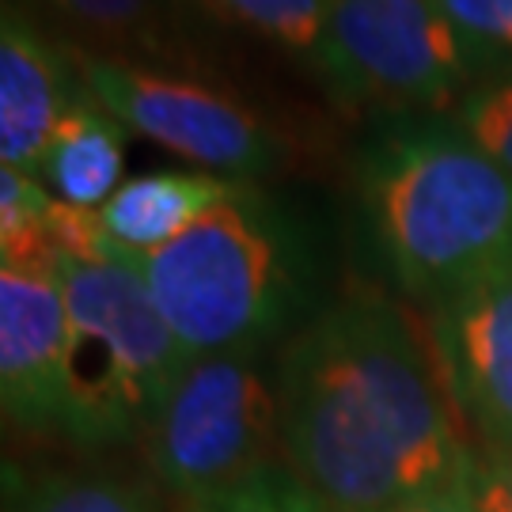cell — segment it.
<instances>
[{
	"instance_id": "obj_21",
	"label": "cell",
	"mask_w": 512,
	"mask_h": 512,
	"mask_svg": "<svg viewBox=\"0 0 512 512\" xmlns=\"http://www.w3.org/2000/svg\"><path fill=\"white\" fill-rule=\"evenodd\" d=\"M482 471L494 478V482H501V490H505V494H509V501H512V448H509V452H497V456H490V463H486Z\"/></svg>"
},
{
	"instance_id": "obj_11",
	"label": "cell",
	"mask_w": 512,
	"mask_h": 512,
	"mask_svg": "<svg viewBox=\"0 0 512 512\" xmlns=\"http://www.w3.org/2000/svg\"><path fill=\"white\" fill-rule=\"evenodd\" d=\"M236 190L239 183L209 171H152L118 186V194L99 209V224L126 251L148 255L183 236L194 220L228 202Z\"/></svg>"
},
{
	"instance_id": "obj_6",
	"label": "cell",
	"mask_w": 512,
	"mask_h": 512,
	"mask_svg": "<svg viewBox=\"0 0 512 512\" xmlns=\"http://www.w3.org/2000/svg\"><path fill=\"white\" fill-rule=\"evenodd\" d=\"M471 46L437 0H330L315 65L349 99L448 107L471 80Z\"/></svg>"
},
{
	"instance_id": "obj_3",
	"label": "cell",
	"mask_w": 512,
	"mask_h": 512,
	"mask_svg": "<svg viewBox=\"0 0 512 512\" xmlns=\"http://www.w3.org/2000/svg\"><path fill=\"white\" fill-rule=\"evenodd\" d=\"M69 308L65 433L110 444L148 433L190 357L160 315L141 274V255L103 232L88 255L57 251Z\"/></svg>"
},
{
	"instance_id": "obj_1",
	"label": "cell",
	"mask_w": 512,
	"mask_h": 512,
	"mask_svg": "<svg viewBox=\"0 0 512 512\" xmlns=\"http://www.w3.org/2000/svg\"><path fill=\"white\" fill-rule=\"evenodd\" d=\"M281 452L327 512H387L475 475L440 357L403 308L349 296L293 342Z\"/></svg>"
},
{
	"instance_id": "obj_15",
	"label": "cell",
	"mask_w": 512,
	"mask_h": 512,
	"mask_svg": "<svg viewBox=\"0 0 512 512\" xmlns=\"http://www.w3.org/2000/svg\"><path fill=\"white\" fill-rule=\"evenodd\" d=\"M459 133L512 175V76L478 84L456 110Z\"/></svg>"
},
{
	"instance_id": "obj_13",
	"label": "cell",
	"mask_w": 512,
	"mask_h": 512,
	"mask_svg": "<svg viewBox=\"0 0 512 512\" xmlns=\"http://www.w3.org/2000/svg\"><path fill=\"white\" fill-rule=\"evenodd\" d=\"M202 4L232 27H243L274 46L319 61L330 0H202Z\"/></svg>"
},
{
	"instance_id": "obj_17",
	"label": "cell",
	"mask_w": 512,
	"mask_h": 512,
	"mask_svg": "<svg viewBox=\"0 0 512 512\" xmlns=\"http://www.w3.org/2000/svg\"><path fill=\"white\" fill-rule=\"evenodd\" d=\"M54 4L80 31L103 42H122V38L141 35L160 16L167 0H54Z\"/></svg>"
},
{
	"instance_id": "obj_10",
	"label": "cell",
	"mask_w": 512,
	"mask_h": 512,
	"mask_svg": "<svg viewBox=\"0 0 512 512\" xmlns=\"http://www.w3.org/2000/svg\"><path fill=\"white\" fill-rule=\"evenodd\" d=\"M76 99L69 95L65 57L46 46L27 19L4 8L0 23V164L38 175L57 122Z\"/></svg>"
},
{
	"instance_id": "obj_12",
	"label": "cell",
	"mask_w": 512,
	"mask_h": 512,
	"mask_svg": "<svg viewBox=\"0 0 512 512\" xmlns=\"http://www.w3.org/2000/svg\"><path fill=\"white\" fill-rule=\"evenodd\" d=\"M122 141H126V126L88 95L84 103H73L57 122L38 164V183L50 186L57 202L99 213L118 194Z\"/></svg>"
},
{
	"instance_id": "obj_20",
	"label": "cell",
	"mask_w": 512,
	"mask_h": 512,
	"mask_svg": "<svg viewBox=\"0 0 512 512\" xmlns=\"http://www.w3.org/2000/svg\"><path fill=\"white\" fill-rule=\"evenodd\" d=\"M478 509L482 512H512L509 494H505L501 482H494L486 471H478Z\"/></svg>"
},
{
	"instance_id": "obj_8",
	"label": "cell",
	"mask_w": 512,
	"mask_h": 512,
	"mask_svg": "<svg viewBox=\"0 0 512 512\" xmlns=\"http://www.w3.org/2000/svg\"><path fill=\"white\" fill-rule=\"evenodd\" d=\"M69 308L57 251H27L0 266V399L23 429L65 433Z\"/></svg>"
},
{
	"instance_id": "obj_18",
	"label": "cell",
	"mask_w": 512,
	"mask_h": 512,
	"mask_svg": "<svg viewBox=\"0 0 512 512\" xmlns=\"http://www.w3.org/2000/svg\"><path fill=\"white\" fill-rule=\"evenodd\" d=\"M440 12L482 50L512 54V0H437Z\"/></svg>"
},
{
	"instance_id": "obj_19",
	"label": "cell",
	"mask_w": 512,
	"mask_h": 512,
	"mask_svg": "<svg viewBox=\"0 0 512 512\" xmlns=\"http://www.w3.org/2000/svg\"><path fill=\"white\" fill-rule=\"evenodd\" d=\"M387 512H482L478 509V471L467 478H459L452 486H440L429 494L406 497L395 509Z\"/></svg>"
},
{
	"instance_id": "obj_7",
	"label": "cell",
	"mask_w": 512,
	"mask_h": 512,
	"mask_svg": "<svg viewBox=\"0 0 512 512\" xmlns=\"http://www.w3.org/2000/svg\"><path fill=\"white\" fill-rule=\"evenodd\" d=\"M76 69L88 95L107 114L190 164L228 175H258L277 160L270 129L217 88L114 57H76Z\"/></svg>"
},
{
	"instance_id": "obj_22",
	"label": "cell",
	"mask_w": 512,
	"mask_h": 512,
	"mask_svg": "<svg viewBox=\"0 0 512 512\" xmlns=\"http://www.w3.org/2000/svg\"><path fill=\"white\" fill-rule=\"evenodd\" d=\"M16 4H27V0H16ZM8 8H12V0H8Z\"/></svg>"
},
{
	"instance_id": "obj_9",
	"label": "cell",
	"mask_w": 512,
	"mask_h": 512,
	"mask_svg": "<svg viewBox=\"0 0 512 512\" xmlns=\"http://www.w3.org/2000/svg\"><path fill=\"white\" fill-rule=\"evenodd\" d=\"M429 342L490 456L512 448V266L429 308Z\"/></svg>"
},
{
	"instance_id": "obj_4",
	"label": "cell",
	"mask_w": 512,
	"mask_h": 512,
	"mask_svg": "<svg viewBox=\"0 0 512 512\" xmlns=\"http://www.w3.org/2000/svg\"><path fill=\"white\" fill-rule=\"evenodd\" d=\"M141 274L190 361L255 349L289 300L285 236L243 186L183 236L141 255Z\"/></svg>"
},
{
	"instance_id": "obj_5",
	"label": "cell",
	"mask_w": 512,
	"mask_h": 512,
	"mask_svg": "<svg viewBox=\"0 0 512 512\" xmlns=\"http://www.w3.org/2000/svg\"><path fill=\"white\" fill-rule=\"evenodd\" d=\"M251 353L255 349L194 357L148 425L156 478L186 505L209 501L277 463V391Z\"/></svg>"
},
{
	"instance_id": "obj_14",
	"label": "cell",
	"mask_w": 512,
	"mask_h": 512,
	"mask_svg": "<svg viewBox=\"0 0 512 512\" xmlns=\"http://www.w3.org/2000/svg\"><path fill=\"white\" fill-rule=\"evenodd\" d=\"M16 512H160L148 490L110 475H50L35 482Z\"/></svg>"
},
{
	"instance_id": "obj_16",
	"label": "cell",
	"mask_w": 512,
	"mask_h": 512,
	"mask_svg": "<svg viewBox=\"0 0 512 512\" xmlns=\"http://www.w3.org/2000/svg\"><path fill=\"white\" fill-rule=\"evenodd\" d=\"M183 512H327V505L311 494L289 467L274 463L224 494L186 505Z\"/></svg>"
},
{
	"instance_id": "obj_2",
	"label": "cell",
	"mask_w": 512,
	"mask_h": 512,
	"mask_svg": "<svg viewBox=\"0 0 512 512\" xmlns=\"http://www.w3.org/2000/svg\"><path fill=\"white\" fill-rule=\"evenodd\" d=\"M361 190L406 293L437 304L512 266V175L463 133L387 137L365 160Z\"/></svg>"
}]
</instances>
